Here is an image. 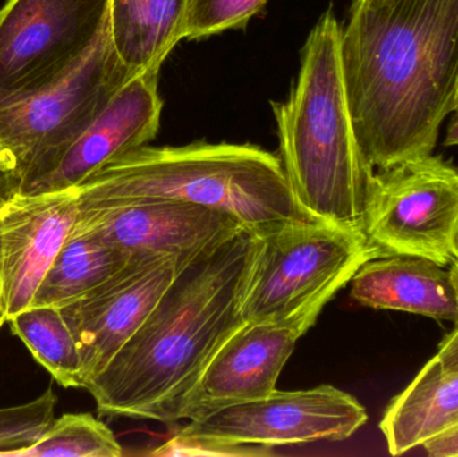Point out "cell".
Instances as JSON below:
<instances>
[{"label": "cell", "instance_id": "6da1fadb", "mask_svg": "<svg viewBox=\"0 0 458 457\" xmlns=\"http://www.w3.org/2000/svg\"><path fill=\"white\" fill-rule=\"evenodd\" d=\"M341 55L352 125L371 168L432 155L454 112L458 0H352Z\"/></svg>", "mask_w": 458, "mask_h": 457}, {"label": "cell", "instance_id": "7a4b0ae2", "mask_svg": "<svg viewBox=\"0 0 458 457\" xmlns=\"http://www.w3.org/2000/svg\"><path fill=\"white\" fill-rule=\"evenodd\" d=\"M259 236L240 231L182 263L152 313L86 391L112 418L184 420L199 380L245 324L242 295Z\"/></svg>", "mask_w": 458, "mask_h": 457}, {"label": "cell", "instance_id": "3957f363", "mask_svg": "<svg viewBox=\"0 0 458 457\" xmlns=\"http://www.w3.org/2000/svg\"><path fill=\"white\" fill-rule=\"evenodd\" d=\"M342 26L328 8L310 32L298 80L272 102L282 164L299 207L312 219L363 231L374 169L352 125L341 55Z\"/></svg>", "mask_w": 458, "mask_h": 457}, {"label": "cell", "instance_id": "277c9868", "mask_svg": "<svg viewBox=\"0 0 458 457\" xmlns=\"http://www.w3.org/2000/svg\"><path fill=\"white\" fill-rule=\"evenodd\" d=\"M74 188L80 207L172 199L222 209L258 236L284 223L315 220L299 207L282 160L250 144L145 145Z\"/></svg>", "mask_w": 458, "mask_h": 457}, {"label": "cell", "instance_id": "5b68a950", "mask_svg": "<svg viewBox=\"0 0 458 457\" xmlns=\"http://www.w3.org/2000/svg\"><path fill=\"white\" fill-rule=\"evenodd\" d=\"M377 257L381 251L362 230L317 220L277 225L259 236L242 319L282 325L304 335L360 266Z\"/></svg>", "mask_w": 458, "mask_h": 457}, {"label": "cell", "instance_id": "8992f818", "mask_svg": "<svg viewBox=\"0 0 458 457\" xmlns=\"http://www.w3.org/2000/svg\"><path fill=\"white\" fill-rule=\"evenodd\" d=\"M137 74L115 50L109 16L90 48L61 77L0 106V145L15 158L21 192L55 168L113 96Z\"/></svg>", "mask_w": 458, "mask_h": 457}, {"label": "cell", "instance_id": "52a82bcc", "mask_svg": "<svg viewBox=\"0 0 458 457\" xmlns=\"http://www.w3.org/2000/svg\"><path fill=\"white\" fill-rule=\"evenodd\" d=\"M363 233L382 257L451 266L458 251V166L432 153L374 172Z\"/></svg>", "mask_w": 458, "mask_h": 457}, {"label": "cell", "instance_id": "ba28073f", "mask_svg": "<svg viewBox=\"0 0 458 457\" xmlns=\"http://www.w3.org/2000/svg\"><path fill=\"white\" fill-rule=\"evenodd\" d=\"M110 0H7L0 10V106L69 70L109 18Z\"/></svg>", "mask_w": 458, "mask_h": 457}, {"label": "cell", "instance_id": "9c48e42d", "mask_svg": "<svg viewBox=\"0 0 458 457\" xmlns=\"http://www.w3.org/2000/svg\"><path fill=\"white\" fill-rule=\"evenodd\" d=\"M368 421L355 397L331 385L306 391H274L263 399L207 410L179 432L244 444L279 445L342 442Z\"/></svg>", "mask_w": 458, "mask_h": 457}, {"label": "cell", "instance_id": "30bf717a", "mask_svg": "<svg viewBox=\"0 0 458 457\" xmlns=\"http://www.w3.org/2000/svg\"><path fill=\"white\" fill-rule=\"evenodd\" d=\"M75 227L91 231L131 258L174 257L180 262L248 230L222 209L172 199L78 206Z\"/></svg>", "mask_w": 458, "mask_h": 457}, {"label": "cell", "instance_id": "8fae6325", "mask_svg": "<svg viewBox=\"0 0 458 457\" xmlns=\"http://www.w3.org/2000/svg\"><path fill=\"white\" fill-rule=\"evenodd\" d=\"M182 263L174 257L133 258L104 284L61 308L80 349L83 388L144 324Z\"/></svg>", "mask_w": 458, "mask_h": 457}, {"label": "cell", "instance_id": "7c38bea8", "mask_svg": "<svg viewBox=\"0 0 458 457\" xmlns=\"http://www.w3.org/2000/svg\"><path fill=\"white\" fill-rule=\"evenodd\" d=\"M77 219L75 188L19 195L0 212V271L8 319L32 305Z\"/></svg>", "mask_w": 458, "mask_h": 457}, {"label": "cell", "instance_id": "4fadbf2b", "mask_svg": "<svg viewBox=\"0 0 458 457\" xmlns=\"http://www.w3.org/2000/svg\"><path fill=\"white\" fill-rule=\"evenodd\" d=\"M163 106L158 72L134 75L66 150L55 168L21 195H42L77 187L106 164L145 147L157 136Z\"/></svg>", "mask_w": 458, "mask_h": 457}, {"label": "cell", "instance_id": "5bb4252c", "mask_svg": "<svg viewBox=\"0 0 458 457\" xmlns=\"http://www.w3.org/2000/svg\"><path fill=\"white\" fill-rule=\"evenodd\" d=\"M301 337V333L282 325L245 322L204 370L184 420L276 391L277 378Z\"/></svg>", "mask_w": 458, "mask_h": 457}, {"label": "cell", "instance_id": "9a60e30c", "mask_svg": "<svg viewBox=\"0 0 458 457\" xmlns=\"http://www.w3.org/2000/svg\"><path fill=\"white\" fill-rule=\"evenodd\" d=\"M458 426V325L437 354L390 402L379 428L393 456L422 447Z\"/></svg>", "mask_w": 458, "mask_h": 457}, {"label": "cell", "instance_id": "2e32d148", "mask_svg": "<svg viewBox=\"0 0 458 457\" xmlns=\"http://www.w3.org/2000/svg\"><path fill=\"white\" fill-rule=\"evenodd\" d=\"M352 298L365 308L458 324L451 270L425 258L384 255L368 260L352 279Z\"/></svg>", "mask_w": 458, "mask_h": 457}, {"label": "cell", "instance_id": "e0dca14e", "mask_svg": "<svg viewBox=\"0 0 458 457\" xmlns=\"http://www.w3.org/2000/svg\"><path fill=\"white\" fill-rule=\"evenodd\" d=\"M188 0H110V32L118 55L136 72H160L184 39Z\"/></svg>", "mask_w": 458, "mask_h": 457}, {"label": "cell", "instance_id": "ac0fdd59", "mask_svg": "<svg viewBox=\"0 0 458 457\" xmlns=\"http://www.w3.org/2000/svg\"><path fill=\"white\" fill-rule=\"evenodd\" d=\"M131 259L91 231L74 227L40 282L31 306L64 308L104 284Z\"/></svg>", "mask_w": 458, "mask_h": 457}, {"label": "cell", "instance_id": "d6986e66", "mask_svg": "<svg viewBox=\"0 0 458 457\" xmlns=\"http://www.w3.org/2000/svg\"><path fill=\"white\" fill-rule=\"evenodd\" d=\"M8 322L13 334L26 343L35 361L58 385L83 388L80 349L61 309L31 306Z\"/></svg>", "mask_w": 458, "mask_h": 457}, {"label": "cell", "instance_id": "ffe728a7", "mask_svg": "<svg viewBox=\"0 0 458 457\" xmlns=\"http://www.w3.org/2000/svg\"><path fill=\"white\" fill-rule=\"evenodd\" d=\"M123 451L106 424L90 413L55 419L39 440L10 457H120Z\"/></svg>", "mask_w": 458, "mask_h": 457}, {"label": "cell", "instance_id": "44dd1931", "mask_svg": "<svg viewBox=\"0 0 458 457\" xmlns=\"http://www.w3.org/2000/svg\"><path fill=\"white\" fill-rule=\"evenodd\" d=\"M58 399L48 388L34 402L0 410V457H10L37 443L55 420Z\"/></svg>", "mask_w": 458, "mask_h": 457}, {"label": "cell", "instance_id": "7402d4cb", "mask_svg": "<svg viewBox=\"0 0 458 457\" xmlns=\"http://www.w3.org/2000/svg\"><path fill=\"white\" fill-rule=\"evenodd\" d=\"M266 4V0H188L184 38L201 39L240 29Z\"/></svg>", "mask_w": 458, "mask_h": 457}, {"label": "cell", "instance_id": "603a6c76", "mask_svg": "<svg viewBox=\"0 0 458 457\" xmlns=\"http://www.w3.org/2000/svg\"><path fill=\"white\" fill-rule=\"evenodd\" d=\"M157 457H266L274 455V448L244 444L201 435H185L177 431L165 444L148 453Z\"/></svg>", "mask_w": 458, "mask_h": 457}, {"label": "cell", "instance_id": "cb8c5ba5", "mask_svg": "<svg viewBox=\"0 0 458 457\" xmlns=\"http://www.w3.org/2000/svg\"><path fill=\"white\" fill-rule=\"evenodd\" d=\"M21 180L15 158L0 145V212L21 195Z\"/></svg>", "mask_w": 458, "mask_h": 457}, {"label": "cell", "instance_id": "d4e9b609", "mask_svg": "<svg viewBox=\"0 0 458 457\" xmlns=\"http://www.w3.org/2000/svg\"><path fill=\"white\" fill-rule=\"evenodd\" d=\"M432 457H458V426L422 445Z\"/></svg>", "mask_w": 458, "mask_h": 457}, {"label": "cell", "instance_id": "484cf974", "mask_svg": "<svg viewBox=\"0 0 458 457\" xmlns=\"http://www.w3.org/2000/svg\"><path fill=\"white\" fill-rule=\"evenodd\" d=\"M454 113L456 114L446 131L445 141H444L445 147H458V112Z\"/></svg>", "mask_w": 458, "mask_h": 457}, {"label": "cell", "instance_id": "4316f807", "mask_svg": "<svg viewBox=\"0 0 458 457\" xmlns=\"http://www.w3.org/2000/svg\"><path fill=\"white\" fill-rule=\"evenodd\" d=\"M8 321L7 311H5L4 294H3V278L0 271V329Z\"/></svg>", "mask_w": 458, "mask_h": 457}, {"label": "cell", "instance_id": "83f0119b", "mask_svg": "<svg viewBox=\"0 0 458 457\" xmlns=\"http://www.w3.org/2000/svg\"><path fill=\"white\" fill-rule=\"evenodd\" d=\"M449 270H451L452 279H454V290H456L458 302V251L456 259H454V262L452 263L451 268H449Z\"/></svg>", "mask_w": 458, "mask_h": 457}, {"label": "cell", "instance_id": "f1b7e54d", "mask_svg": "<svg viewBox=\"0 0 458 457\" xmlns=\"http://www.w3.org/2000/svg\"><path fill=\"white\" fill-rule=\"evenodd\" d=\"M454 112H458V80H457V85H456V90H454Z\"/></svg>", "mask_w": 458, "mask_h": 457}]
</instances>
